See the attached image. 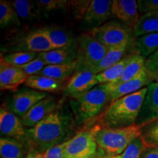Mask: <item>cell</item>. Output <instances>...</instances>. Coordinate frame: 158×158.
Here are the masks:
<instances>
[{"instance_id": "21", "label": "cell", "mask_w": 158, "mask_h": 158, "mask_svg": "<svg viewBox=\"0 0 158 158\" xmlns=\"http://www.w3.org/2000/svg\"><path fill=\"white\" fill-rule=\"evenodd\" d=\"M76 69L77 62L76 59L73 62L64 63V64L47 65L37 75L46 76L64 82V81L68 78L75 71H76Z\"/></svg>"}, {"instance_id": "2", "label": "cell", "mask_w": 158, "mask_h": 158, "mask_svg": "<svg viewBox=\"0 0 158 158\" xmlns=\"http://www.w3.org/2000/svg\"><path fill=\"white\" fill-rule=\"evenodd\" d=\"M147 92V86L110 102L99 119L100 127L119 128L135 124Z\"/></svg>"}, {"instance_id": "33", "label": "cell", "mask_w": 158, "mask_h": 158, "mask_svg": "<svg viewBox=\"0 0 158 158\" xmlns=\"http://www.w3.org/2000/svg\"><path fill=\"white\" fill-rule=\"evenodd\" d=\"M144 68L152 82H158V50L147 57Z\"/></svg>"}, {"instance_id": "18", "label": "cell", "mask_w": 158, "mask_h": 158, "mask_svg": "<svg viewBox=\"0 0 158 158\" xmlns=\"http://www.w3.org/2000/svg\"><path fill=\"white\" fill-rule=\"evenodd\" d=\"M158 50V32L152 33L134 39L130 51V54L149 57Z\"/></svg>"}, {"instance_id": "35", "label": "cell", "mask_w": 158, "mask_h": 158, "mask_svg": "<svg viewBox=\"0 0 158 158\" xmlns=\"http://www.w3.org/2000/svg\"><path fill=\"white\" fill-rule=\"evenodd\" d=\"M91 1H68V5L76 19H84Z\"/></svg>"}, {"instance_id": "15", "label": "cell", "mask_w": 158, "mask_h": 158, "mask_svg": "<svg viewBox=\"0 0 158 158\" xmlns=\"http://www.w3.org/2000/svg\"><path fill=\"white\" fill-rule=\"evenodd\" d=\"M111 12L114 17L132 29L134 28L141 16L135 0H114Z\"/></svg>"}, {"instance_id": "19", "label": "cell", "mask_w": 158, "mask_h": 158, "mask_svg": "<svg viewBox=\"0 0 158 158\" xmlns=\"http://www.w3.org/2000/svg\"><path fill=\"white\" fill-rule=\"evenodd\" d=\"M24 84L27 87L45 93H56L64 89V82L40 75L28 76Z\"/></svg>"}, {"instance_id": "27", "label": "cell", "mask_w": 158, "mask_h": 158, "mask_svg": "<svg viewBox=\"0 0 158 158\" xmlns=\"http://www.w3.org/2000/svg\"><path fill=\"white\" fill-rule=\"evenodd\" d=\"M54 49L68 48L72 45L73 38L69 33L57 27L44 28Z\"/></svg>"}, {"instance_id": "22", "label": "cell", "mask_w": 158, "mask_h": 158, "mask_svg": "<svg viewBox=\"0 0 158 158\" xmlns=\"http://www.w3.org/2000/svg\"><path fill=\"white\" fill-rule=\"evenodd\" d=\"M133 36L136 38L145 35L158 32V10L141 15L133 29Z\"/></svg>"}, {"instance_id": "39", "label": "cell", "mask_w": 158, "mask_h": 158, "mask_svg": "<svg viewBox=\"0 0 158 158\" xmlns=\"http://www.w3.org/2000/svg\"><path fill=\"white\" fill-rule=\"evenodd\" d=\"M141 158H158V148L147 147L142 153Z\"/></svg>"}, {"instance_id": "37", "label": "cell", "mask_w": 158, "mask_h": 158, "mask_svg": "<svg viewBox=\"0 0 158 158\" xmlns=\"http://www.w3.org/2000/svg\"><path fill=\"white\" fill-rule=\"evenodd\" d=\"M137 3L140 14L158 10V0H138Z\"/></svg>"}, {"instance_id": "34", "label": "cell", "mask_w": 158, "mask_h": 158, "mask_svg": "<svg viewBox=\"0 0 158 158\" xmlns=\"http://www.w3.org/2000/svg\"><path fill=\"white\" fill-rule=\"evenodd\" d=\"M40 9L44 12H51L64 8L68 1L65 0H38L37 1Z\"/></svg>"}, {"instance_id": "7", "label": "cell", "mask_w": 158, "mask_h": 158, "mask_svg": "<svg viewBox=\"0 0 158 158\" xmlns=\"http://www.w3.org/2000/svg\"><path fill=\"white\" fill-rule=\"evenodd\" d=\"M89 34L108 47H113L133 41V29L124 23L110 21L100 27L92 29Z\"/></svg>"}, {"instance_id": "41", "label": "cell", "mask_w": 158, "mask_h": 158, "mask_svg": "<svg viewBox=\"0 0 158 158\" xmlns=\"http://www.w3.org/2000/svg\"><path fill=\"white\" fill-rule=\"evenodd\" d=\"M102 153H103V152H102V151H100V149H98V152H97V153L95 154V155H92V157H89V158H100V155H101Z\"/></svg>"}, {"instance_id": "24", "label": "cell", "mask_w": 158, "mask_h": 158, "mask_svg": "<svg viewBox=\"0 0 158 158\" xmlns=\"http://www.w3.org/2000/svg\"><path fill=\"white\" fill-rule=\"evenodd\" d=\"M37 57L42 59L47 65L60 64L76 60V53H73L68 48L54 49L37 54Z\"/></svg>"}, {"instance_id": "1", "label": "cell", "mask_w": 158, "mask_h": 158, "mask_svg": "<svg viewBox=\"0 0 158 158\" xmlns=\"http://www.w3.org/2000/svg\"><path fill=\"white\" fill-rule=\"evenodd\" d=\"M72 130L70 118L55 110L35 127L27 130V145L29 151L44 153L50 148L68 141Z\"/></svg>"}, {"instance_id": "13", "label": "cell", "mask_w": 158, "mask_h": 158, "mask_svg": "<svg viewBox=\"0 0 158 158\" xmlns=\"http://www.w3.org/2000/svg\"><path fill=\"white\" fill-rule=\"evenodd\" d=\"M158 119V82H152L147 86V95L135 124L142 127Z\"/></svg>"}, {"instance_id": "11", "label": "cell", "mask_w": 158, "mask_h": 158, "mask_svg": "<svg viewBox=\"0 0 158 158\" xmlns=\"http://www.w3.org/2000/svg\"><path fill=\"white\" fill-rule=\"evenodd\" d=\"M113 1L110 0H92L86 14L83 19V23L92 29L100 27L112 15L111 6Z\"/></svg>"}, {"instance_id": "17", "label": "cell", "mask_w": 158, "mask_h": 158, "mask_svg": "<svg viewBox=\"0 0 158 158\" xmlns=\"http://www.w3.org/2000/svg\"><path fill=\"white\" fill-rule=\"evenodd\" d=\"M21 51L35 52L37 54L54 50L48 35L44 28L31 31L23 39Z\"/></svg>"}, {"instance_id": "12", "label": "cell", "mask_w": 158, "mask_h": 158, "mask_svg": "<svg viewBox=\"0 0 158 158\" xmlns=\"http://www.w3.org/2000/svg\"><path fill=\"white\" fill-rule=\"evenodd\" d=\"M28 76L19 67L8 64L2 56L0 59V89L2 91L16 92L21 84H25Z\"/></svg>"}, {"instance_id": "10", "label": "cell", "mask_w": 158, "mask_h": 158, "mask_svg": "<svg viewBox=\"0 0 158 158\" xmlns=\"http://www.w3.org/2000/svg\"><path fill=\"white\" fill-rule=\"evenodd\" d=\"M58 100L53 96H48L35 105L30 110L21 117L23 127L28 129L35 127L37 124L56 110Z\"/></svg>"}, {"instance_id": "30", "label": "cell", "mask_w": 158, "mask_h": 158, "mask_svg": "<svg viewBox=\"0 0 158 158\" xmlns=\"http://www.w3.org/2000/svg\"><path fill=\"white\" fill-rule=\"evenodd\" d=\"M141 137L147 147L158 148V119L141 127Z\"/></svg>"}, {"instance_id": "8", "label": "cell", "mask_w": 158, "mask_h": 158, "mask_svg": "<svg viewBox=\"0 0 158 158\" xmlns=\"http://www.w3.org/2000/svg\"><path fill=\"white\" fill-rule=\"evenodd\" d=\"M48 96V94L45 92L25 87L15 92L2 106L21 118L35 105Z\"/></svg>"}, {"instance_id": "40", "label": "cell", "mask_w": 158, "mask_h": 158, "mask_svg": "<svg viewBox=\"0 0 158 158\" xmlns=\"http://www.w3.org/2000/svg\"><path fill=\"white\" fill-rule=\"evenodd\" d=\"M43 153H38L35 152L29 151L26 158H43Z\"/></svg>"}, {"instance_id": "32", "label": "cell", "mask_w": 158, "mask_h": 158, "mask_svg": "<svg viewBox=\"0 0 158 158\" xmlns=\"http://www.w3.org/2000/svg\"><path fill=\"white\" fill-rule=\"evenodd\" d=\"M147 148L141 136L136 138L121 155H116L117 158H141L142 153Z\"/></svg>"}, {"instance_id": "23", "label": "cell", "mask_w": 158, "mask_h": 158, "mask_svg": "<svg viewBox=\"0 0 158 158\" xmlns=\"http://www.w3.org/2000/svg\"><path fill=\"white\" fill-rule=\"evenodd\" d=\"M132 56L133 54H130L113 66L96 75V79L98 84H106L116 82L124 73L126 67L131 60Z\"/></svg>"}, {"instance_id": "14", "label": "cell", "mask_w": 158, "mask_h": 158, "mask_svg": "<svg viewBox=\"0 0 158 158\" xmlns=\"http://www.w3.org/2000/svg\"><path fill=\"white\" fill-rule=\"evenodd\" d=\"M97 85L98 82L96 74L89 70H83L76 73L71 77L66 85L65 92L73 98L89 92Z\"/></svg>"}, {"instance_id": "20", "label": "cell", "mask_w": 158, "mask_h": 158, "mask_svg": "<svg viewBox=\"0 0 158 158\" xmlns=\"http://www.w3.org/2000/svg\"><path fill=\"white\" fill-rule=\"evenodd\" d=\"M132 43H127L119 45H116V46L110 47L109 50L106 53L104 58L96 66H94L93 68H92L89 70H92L96 75H98L106 69L109 68L110 67L116 64L122 60V56L125 54L126 51L128 49H130Z\"/></svg>"}, {"instance_id": "42", "label": "cell", "mask_w": 158, "mask_h": 158, "mask_svg": "<svg viewBox=\"0 0 158 158\" xmlns=\"http://www.w3.org/2000/svg\"><path fill=\"white\" fill-rule=\"evenodd\" d=\"M100 158H117L116 157V155H106V154L102 153L101 155H100Z\"/></svg>"}, {"instance_id": "29", "label": "cell", "mask_w": 158, "mask_h": 158, "mask_svg": "<svg viewBox=\"0 0 158 158\" xmlns=\"http://www.w3.org/2000/svg\"><path fill=\"white\" fill-rule=\"evenodd\" d=\"M19 16L10 2L0 1V25L5 27L12 23H19Z\"/></svg>"}, {"instance_id": "38", "label": "cell", "mask_w": 158, "mask_h": 158, "mask_svg": "<svg viewBox=\"0 0 158 158\" xmlns=\"http://www.w3.org/2000/svg\"><path fill=\"white\" fill-rule=\"evenodd\" d=\"M66 143L67 141H65L64 143L50 148L43 153V158H63V154Z\"/></svg>"}, {"instance_id": "28", "label": "cell", "mask_w": 158, "mask_h": 158, "mask_svg": "<svg viewBox=\"0 0 158 158\" xmlns=\"http://www.w3.org/2000/svg\"><path fill=\"white\" fill-rule=\"evenodd\" d=\"M19 19L23 20L32 19L38 15L40 7L37 2L28 0H15L12 2Z\"/></svg>"}, {"instance_id": "16", "label": "cell", "mask_w": 158, "mask_h": 158, "mask_svg": "<svg viewBox=\"0 0 158 158\" xmlns=\"http://www.w3.org/2000/svg\"><path fill=\"white\" fill-rule=\"evenodd\" d=\"M152 82V81L147 74L145 68H143L135 78L114 89L110 96V102L122 97L135 93L143 88L147 87Z\"/></svg>"}, {"instance_id": "6", "label": "cell", "mask_w": 158, "mask_h": 158, "mask_svg": "<svg viewBox=\"0 0 158 158\" xmlns=\"http://www.w3.org/2000/svg\"><path fill=\"white\" fill-rule=\"evenodd\" d=\"M101 128L100 124L83 130L67 141L63 158H89L95 155L98 148L96 135Z\"/></svg>"}, {"instance_id": "9", "label": "cell", "mask_w": 158, "mask_h": 158, "mask_svg": "<svg viewBox=\"0 0 158 158\" xmlns=\"http://www.w3.org/2000/svg\"><path fill=\"white\" fill-rule=\"evenodd\" d=\"M0 131L3 138H12L27 144V130L21 118L4 106L0 109Z\"/></svg>"}, {"instance_id": "26", "label": "cell", "mask_w": 158, "mask_h": 158, "mask_svg": "<svg viewBox=\"0 0 158 158\" xmlns=\"http://www.w3.org/2000/svg\"><path fill=\"white\" fill-rule=\"evenodd\" d=\"M26 144L12 138L0 139V155L2 158H26Z\"/></svg>"}, {"instance_id": "25", "label": "cell", "mask_w": 158, "mask_h": 158, "mask_svg": "<svg viewBox=\"0 0 158 158\" xmlns=\"http://www.w3.org/2000/svg\"><path fill=\"white\" fill-rule=\"evenodd\" d=\"M145 60V58H143V57L141 56L133 55L131 60H130L129 64H127V66L126 67L125 70H124L121 77L116 82L108 84V86H109L110 90H111V93L114 89L116 88V86H119L120 84L127 82L128 81L135 78L142 70V69L144 68Z\"/></svg>"}, {"instance_id": "31", "label": "cell", "mask_w": 158, "mask_h": 158, "mask_svg": "<svg viewBox=\"0 0 158 158\" xmlns=\"http://www.w3.org/2000/svg\"><path fill=\"white\" fill-rule=\"evenodd\" d=\"M37 53L28 52V51H18L2 56L4 60L8 64L15 67H22L28 64L36 58Z\"/></svg>"}, {"instance_id": "4", "label": "cell", "mask_w": 158, "mask_h": 158, "mask_svg": "<svg viewBox=\"0 0 158 158\" xmlns=\"http://www.w3.org/2000/svg\"><path fill=\"white\" fill-rule=\"evenodd\" d=\"M141 134V127L137 124L119 128L101 127L96 135L97 145L106 155H121Z\"/></svg>"}, {"instance_id": "3", "label": "cell", "mask_w": 158, "mask_h": 158, "mask_svg": "<svg viewBox=\"0 0 158 158\" xmlns=\"http://www.w3.org/2000/svg\"><path fill=\"white\" fill-rule=\"evenodd\" d=\"M110 96L111 90L106 84L97 85L86 93L71 99L70 106L77 123L84 124L96 117L110 102Z\"/></svg>"}, {"instance_id": "5", "label": "cell", "mask_w": 158, "mask_h": 158, "mask_svg": "<svg viewBox=\"0 0 158 158\" xmlns=\"http://www.w3.org/2000/svg\"><path fill=\"white\" fill-rule=\"evenodd\" d=\"M109 48L89 32L80 35L77 41L76 73L93 68L104 58Z\"/></svg>"}, {"instance_id": "36", "label": "cell", "mask_w": 158, "mask_h": 158, "mask_svg": "<svg viewBox=\"0 0 158 158\" xmlns=\"http://www.w3.org/2000/svg\"><path fill=\"white\" fill-rule=\"evenodd\" d=\"M47 64L43 62L42 59L36 57L34 60H32L28 64L23 65L22 67H19L23 72L28 76L37 75L45 68Z\"/></svg>"}]
</instances>
